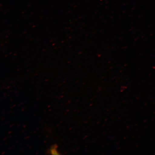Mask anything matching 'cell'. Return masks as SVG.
Returning <instances> with one entry per match:
<instances>
[{"mask_svg":"<svg viewBox=\"0 0 155 155\" xmlns=\"http://www.w3.org/2000/svg\"><path fill=\"white\" fill-rule=\"evenodd\" d=\"M57 146H55V145H54L52 146L50 148V153L52 154H59L58 153V152L57 150Z\"/></svg>","mask_w":155,"mask_h":155,"instance_id":"obj_1","label":"cell"}]
</instances>
